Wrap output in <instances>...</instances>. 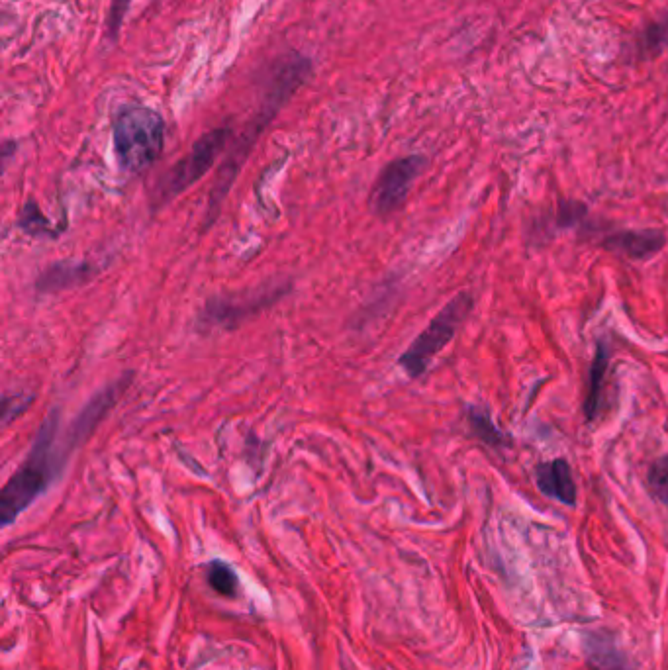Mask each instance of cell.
<instances>
[{"label": "cell", "instance_id": "1", "mask_svg": "<svg viewBox=\"0 0 668 670\" xmlns=\"http://www.w3.org/2000/svg\"><path fill=\"white\" fill-rule=\"evenodd\" d=\"M59 430V414L51 412L36 433L32 449L18 471L4 484L0 492V524L10 526L38 496L48 490L63 467L65 453L55 449Z\"/></svg>", "mask_w": 668, "mask_h": 670}, {"label": "cell", "instance_id": "2", "mask_svg": "<svg viewBox=\"0 0 668 670\" xmlns=\"http://www.w3.org/2000/svg\"><path fill=\"white\" fill-rule=\"evenodd\" d=\"M112 144L118 165L126 173L149 169L163 151L165 122L147 106H126L112 126Z\"/></svg>", "mask_w": 668, "mask_h": 670}, {"label": "cell", "instance_id": "3", "mask_svg": "<svg viewBox=\"0 0 668 670\" xmlns=\"http://www.w3.org/2000/svg\"><path fill=\"white\" fill-rule=\"evenodd\" d=\"M473 306H475L473 294L459 292L439 310V314L431 320L430 326L412 341V345L398 359V365L410 379H420L428 373L431 361L455 337L461 324L471 314Z\"/></svg>", "mask_w": 668, "mask_h": 670}, {"label": "cell", "instance_id": "4", "mask_svg": "<svg viewBox=\"0 0 668 670\" xmlns=\"http://www.w3.org/2000/svg\"><path fill=\"white\" fill-rule=\"evenodd\" d=\"M232 138L230 128H216L202 136L196 144L192 145L187 157H183L165 177L159 196L163 200H171L173 196H179L181 192L191 189L194 183H198L216 163L218 155L224 151Z\"/></svg>", "mask_w": 668, "mask_h": 670}, {"label": "cell", "instance_id": "5", "mask_svg": "<svg viewBox=\"0 0 668 670\" xmlns=\"http://www.w3.org/2000/svg\"><path fill=\"white\" fill-rule=\"evenodd\" d=\"M426 165L428 159L424 155H408L386 165L371 194L373 210L379 216H388L396 212L408 198V192L416 183V179L422 175Z\"/></svg>", "mask_w": 668, "mask_h": 670}, {"label": "cell", "instance_id": "6", "mask_svg": "<svg viewBox=\"0 0 668 670\" xmlns=\"http://www.w3.org/2000/svg\"><path fill=\"white\" fill-rule=\"evenodd\" d=\"M287 290L288 285H285V287L277 285L275 288H267V290H261L257 294L243 296V298L212 300L206 306L204 318H206L208 324H216V326H224V328H236L239 322H243L245 318L255 316L263 308L277 302Z\"/></svg>", "mask_w": 668, "mask_h": 670}, {"label": "cell", "instance_id": "7", "mask_svg": "<svg viewBox=\"0 0 668 670\" xmlns=\"http://www.w3.org/2000/svg\"><path fill=\"white\" fill-rule=\"evenodd\" d=\"M130 379H132V375L122 377L116 383L108 384L85 406V410L79 414V418L71 424V428L67 431V453L71 449H75L83 439H87L93 433L96 426L102 422V418L114 408V404L126 392V388L130 386Z\"/></svg>", "mask_w": 668, "mask_h": 670}, {"label": "cell", "instance_id": "8", "mask_svg": "<svg viewBox=\"0 0 668 670\" xmlns=\"http://www.w3.org/2000/svg\"><path fill=\"white\" fill-rule=\"evenodd\" d=\"M600 247L633 261H647L667 245L663 230H620L600 238Z\"/></svg>", "mask_w": 668, "mask_h": 670}, {"label": "cell", "instance_id": "9", "mask_svg": "<svg viewBox=\"0 0 668 670\" xmlns=\"http://www.w3.org/2000/svg\"><path fill=\"white\" fill-rule=\"evenodd\" d=\"M535 484L545 496L565 506H571V508L576 506L578 492H576V482H574L573 471L567 459L559 457L553 461L539 463L535 467Z\"/></svg>", "mask_w": 668, "mask_h": 670}, {"label": "cell", "instance_id": "10", "mask_svg": "<svg viewBox=\"0 0 668 670\" xmlns=\"http://www.w3.org/2000/svg\"><path fill=\"white\" fill-rule=\"evenodd\" d=\"M608 369H610V349L604 339H598L594 359L590 363L588 388H586V398H584V418L588 424L596 422L602 414Z\"/></svg>", "mask_w": 668, "mask_h": 670}, {"label": "cell", "instance_id": "11", "mask_svg": "<svg viewBox=\"0 0 668 670\" xmlns=\"http://www.w3.org/2000/svg\"><path fill=\"white\" fill-rule=\"evenodd\" d=\"M95 275V267L87 261H61L48 267L36 287L40 292H57L65 288L79 287Z\"/></svg>", "mask_w": 668, "mask_h": 670}, {"label": "cell", "instance_id": "12", "mask_svg": "<svg viewBox=\"0 0 668 670\" xmlns=\"http://www.w3.org/2000/svg\"><path fill=\"white\" fill-rule=\"evenodd\" d=\"M467 422H469L471 433L477 437L480 443H484L488 447H494V449H504V447L512 445V437L494 424V420H492V416L486 408L469 406L467 408Z\"/></svg>", "mask_w": 668, "mask_h": 670}, {"label": "cell", "instance_id": "13", "mask_svg": "<svg viewBox=\"0 0 668 670\" xmlns=\"http://www.w3.org/2000/svg\"><path fill=\"white\" fill-rule=\"evenodd\" d=\"M635 51L639 55V59L645 57H653L657 53H661L663 49L668 48V12L657 22L649 24L637 38L635 42Z\"/></svg>", "mask_w": 668, "mask_h": 670}, {"label": "cell", "instance_id": "14", "mask_svg": "<svg viewBox=\"0 0 668 670\" xmlns=\"http://www.w3.org/2000/svg\"><path fill=\"white\" fill-rule=\"evenodd\" d=\"M18 228L22 232H26L28 236H34V238H40V236L55 238L59 234V230H53L51 222L42 214L36 200H28L26 206L22 208V212L18 216Z\"/></svg>", "mask_w": 668, "mask_h": 670}, {"label": "cell", "instance_id": "15", "mask_svg": "<svg viewBox=\"0 0 668 670\" xmlns=\"http://www.w3.org/2000/svg\"><path fill=\"white\" fill-rule=\"evenodd\" d=\"M586 216H588V208L582 202L576 200H567V202H559V208L553 216V226L557 230H569V228H586Z\"/></svg>", "mask_w": 668, "mask_h": 670}, {"label": "cell", "instance_id": "16", "mask_svg": "<svg viewBox=\"0 0 668 670\" xmlns=\"http://www.w3.org/2000/svg\"><path fill=\"white\" fill-rule=\"evenodd\" d=\"M210 586L222 596H234L238 590V576L222 561H212L206 569Z\"/></svg>", "mask_w": 668, "mask_h": 670}, {"label": "cell", "instance_id": "17", "mask_svg": "<svg viewBox=\"0 0 668 670\" xmlns=\"http://www.w3.org/2000/svg\"><path fill=\"white\" fill-rule=\"evenodd\" d=\"M590 665L594 670H631L620 651L606 641H598V645L590 649Z\"/></svg>", "mask_w": 668, "mask_h": 670}, {"label": "cell", "instance_id": "18", "mask_svg": "<svg viewBox=\"0 0 668 670\" xmlns=\"http://www.w3.org/2000/svg\"><path fill=\"white\" fill-rule=\"evenodd\" d=\"M647 482L653 496L668 508V455L655 459L647 471Z\"/></svg>", "mask_w": 668, "mask_h": 670}, {"label": "cell", "instance_id": "19", "mask_svg": "<svg viewBox=\"0 0 668 670\" xmlns=\"http://www.w3.org/2000/svg\"><path fill=\"white\" fill-rule=\"evenodd\" d=\"M130 2H132V0H112L110 12H108V32H110L112 36H116V34L120 32Z\"/></svg>", "mask_w": 668, "mask_h": 670}, {"label": "cell", "instance_id": "20", "mask_svg": "<svg viewBox=\"0 0 668 670\" xmlns=\"http://www.w3.org/2000/svg\"><path fill=\"white\" fill-rule=\"evenodd\" d=\"M30 398H20V396H6L4 398V410H2V422L8 424L18 412H24L28 406Z\"/></svg>", "mask_w": 668, "mask_h": 670}]
</instances>
